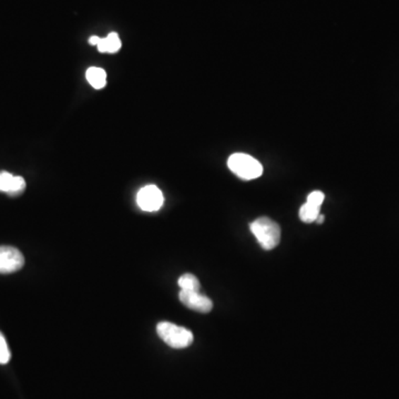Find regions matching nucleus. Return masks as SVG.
<instances>
[{
  "label": "nucleus",
  "instance_id": "f257e3e1",
  "mask_svg": "<svg viewBox=\"0 0 399 399\" xmlns=\"http://www.w3.org/2000/svg\"><path fill=\"white\" fill-rule=\"evenodd\" d=\"M251 232L253 233L258 244L264 250H273L281 241V227L268 218H260L255 220L250 225Z\"/></svg>",
  "mask_w": 399,
  "mask_h": 399
},
{
  "label": "nucleus",
  "instance_id": "f03ea898",
  "mask_svg": "<svg viewBox=\"0 0 399 399\" xmlns=\"http://www.w3.org/2000/svg\"><path fill=\"white\" fill-rule=\"evenodd\" d=\"M157 333L159 338L172 348L181 350L186 348L193 343V334L186 327L178 326L170 322H161L157 324Z\"/></svg>",
  "mask_w": 399,
  "mask_h": 399
},
{
  "label": "nucleus",
  "instance_id": "7ed1b4c3",
  "mask_svg": "<svg viewBox=\"0 0 399 399\" xmlns=\"http://www.w3.org/2000/svg\"><path fill=\"white\" fill-rule=\"evenodd\" d=\"M227 167L235 175L243 180H254L263 173L260 161L246 153H234L227 160Z\"/></svg>",
  "mask_w": 399,
  "mask_h": 399
},
{
  "label": "nucleus",
  "instance_id": "20e7f679",
  "mask_svg": "<svg viewBox=\"0 0 399 399\" xmlns=\"http://www.w3.org/2000/svg\"><path fill=\"white\" fill-rule=\"evenodd\" d=\"M165 198L157 186H145L138 192L137 203L145 212L159 211L162 208Z\"/></svg>",
  "mask_w": 399,
  "mask_h": 399
},
{
  "label": "nucleus",
  "instance_id": "39448f33",
  "mask_svg": "<svg viewBox=\"0 0 399 399\" xmlns=\"http://www.w3.org/2000/svg\"><path fill=\"white\" fill-rule=\"evenodd\" d=\"M23 253L13 246H0V274L15 273L23 268Z\"/></svg>",
  "mask_w": 399,
  "mask_h": 399
},
{
  "label": "nucleus",
  "instance_id": "423d86ee",
  "mask_svg": "<svg viewBox=\"0 0 399 399\" xmlns=\"http://www.w3.org/2000/svg\"><path fill=\"white\" fill-rule=\"evenodd\" d=\"M179 299L184 306L196 312L209 313L213 309V302L200 292L181 291Z\"/></svg>",
  "mask_w": 399,
  "mask_h": 399
},
{
  "label": "nucleus",
  "instance_id": "0eeeda50",
  "mask_svg": "<svg viewBox=\"0 0 399 399\" xmlns=\"http://www.w3.org/2000/svg\"><path fill=\"white\" fill-rule=\"evenodd\" d=\"M26 189V181L18 175L1 171L0 172V191L6 192L9 196H19Z\"/></svg>",
  "mask_w": 399,
  "mask_h": 399
},
{
  "label": "nucleus",
  "instance_id": "6e6552de",
  "mask_svg": "<svg viewBox=\"0 0 399 399\" xmlns=\"http://www.w3.org/2000/svg\"><path fill=\"white\" fill-rule=\"evenodd\" d=\"M97 47H98V50L100 52L114 54L121 48V40L119 38L117 32H111L106 38H101Z\"/></svg>",
  "mask_w": 399,
  "mask_h": 399
},
{
  "label": "nucleus",
  "instance_id": "1a4fd4ad",
  "mask_svg": "<svg viewBox=\"0 0 399 399\" xmlns=\"http://www.w3.org/2000/svg\"><path fill=\"white\" fill-rule=\"evenodd\" d=\"M88 83H90L95 89H101L107 85V73L102 68L91 67L85 73Z\"/></svg>",
  "mask_w": 399,
  "mask_h": 399
},
{
  "label": "nucleus",
  "instance_id": "9d476101",
  "mask_svg": "<svg viewBox=\"0 0 399 399\" xmlns=\"http://www.w3.org/2000/svg\"><path fill=\"white\" fill-rule=\"evenodd\" d=\"M319 210H321V208H318V206L305 202L299 209V219L305 223H313V222L316 221L317 218L321 214Z\"/></svg>",
  "mask_w": 399,
  "mask_h": 399
},
{
  "label": "nucleus",
  "instance_id": "9b49d317",
  "mask_svg": "<svg viewBox=\"0 0 399 399\" xmlns=\"http://www.w3.org/2000/svg\"><path fill=\"white\" fill-rule=\"evenodd\" d=\"M181 291H200V282L193 274H183L178 281Z\"/></svg>",
  "mask_w": 399,
  "mask_h": 399
},
{
  "label": "nucleus",
  "instance_id": "f8f14e48",
  "mask_svg": "<svg viewBox=\"0 0 399 399\" xmlns=\"http://www.w3.org/2000/svg\"><path fill=\"white\" fill-rule=\"evenodd\" d=\"M11 354L9 347H8L7 342H6L5 336L0 333V364L9 363L11 361Z\"/></svg>",
  "mask_w": 399,
  "mask_h": 399
},
{
  "label": "nucleus",
  "instance_id": "ddd939ff",
  "mask_svg": "<svg viewBox=\"0 0 399 399\" xmlns=\"http://www.w3.org/2000/svg\"><path fill=\"white\" fill-rule=\"evenodd\" d=\"M325 196L321 191H314L312 193H309L307 196L306 202L309 203L314 204V206L321 208L322 206L323 202H324Z\"/></svg>",
  "mask_w": 399,
  "mask_h": 399
},
{
  "label": "nucleus",
  "instance_id": "4468645a",
  "mask_svg": "<svg viewBox=\"0 0 399 399\" xmlns=\"http://www.w3.org/2000/svg\"><path fill=\"white\" fill-rule=\"evenodd\" d=\"M100 37L98 36L90 37V39H89V44H93V46H97V44H99V42H100Z\"/></svg>",
  "mask_w": 399,
  "mask_h": 399
},
{
  "label": "nucleus",
  "instance_id": "2eb2a0df",
  "mask_svg": "<svg viewBox=\"0 0 399 399\" xmlns=\"http://www.w3.org/2000/svg\"><path fill=\"white\" fill-rule=\"evenodd\" d=\"M317 225H322L323 222H324V215L322 214H319L318 218H317L316 221Z\"/></svg>",
  "mask_w": 399,
  "mask_h": 399
}]
</instances>
